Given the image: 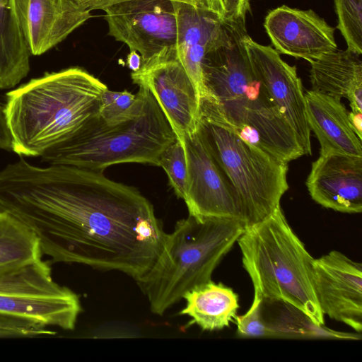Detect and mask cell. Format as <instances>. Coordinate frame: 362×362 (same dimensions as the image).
I'll return each mask as SVG.
<instances>
[{
  "mask_svg": "<svg viewBox=\"0 0 362 362\" xmlns=\"http://www.w3.org/2000/svg\"><path fill=\"white\" fill-rule=\"evenodd\" d=\"M30 54L41 55L91 18L78 0H9Z\"/></svg>",
  "mask_w": 362,
  "mask_h": 362,
  "instance_id": "cell-14",
  "label": "cell"
},
{
  "mask_svg": "<svg viewBox=\"0 0 362 362\" xmlns=\"http://www.w3.org/2000/svg\"><path fill=\"white\" fill-rule=\"evenodd\" d=\"M0 211L35 233L51 263L118 271L136 281L158 261L166 235L136 187L102 171L23 158L0 170Z\"/></svg>",
  "mask_w": 362,
  "mask_h": 362,
  "instance_id": "cell-1",
  "label": "cell"
},
{
  "mask_svg": "<svg viewBox=\"0 0 362 362\" xmlns=\"http://www.w3.org/2000/svg\"><path fill=\"white\" fill-rule=\"evenodd\" d=\"M13 139L7 123L4 107L0 104V148L13 151Z\"/></svg>",
  "mask_w": 362,
  "mask_h": 362,
  "instance_id": "cell-30",
  "label": "cell"
},
{
  "mask_svg": "<svg viewBox=\"0 0 362 362\" xmlns=\"http://www.w3.org/2000/svg\"><path fill=\"white\" fill-rule=\"evenodd\" d=\"M223 21L245 19L250 11L249 0H223Z\"/></svg>",
  "mask_w": 362,
  "mask_h": 362,
  "instance_id": "cell-28",
  "label": "cell"
},
{
  "mask_svg": "<svg viewBox=\"0 0 362 362\" xmlns=\"http://www.w3.org/2000/svg\"><path fill=\"white\" fill-rule=\"evenodd\" d=\"M226 218L188 215L166 233L163 250L152 269L136 281L151 311L162 316L193 288L211 281V276L245 230Z\"/></svg>",
  "mask_w": 362,
  "mask_h": 362,
  "instance_id": "cell-5",
  "label": "cell"
},
{
  "mask_svg": "<svg viewBox=\"0 0 362 362\" xmlns=\"http://www.w3.org/2000/svg\"><path fill=\"white\" fill-rule=\"evenodd\" d=\"M223 23L221 38L202 62L199 118L231 131L256 132L265 151L282 162L305 155L295 132L253 71L244 44L245 19Z\"/></svg>",
  "mask_w": 362,
  "mask_h": 362,
  "instance_id": "cell-2",
  "label": "cell"
},
{
  "mask_svg": "<svg viewBox=\"0 0 362 362\" xmlns=\"http://www.w3.org/2000/svg\"><path fill=\"white\" fill-rule=\"evenodd\" d=\"M199 125L238 197L245 228L272 214L288 189V163L253 146L229 129L204 118Z\"/></svg>",
  "mask_w": 362,
  "mask_h": 362,
  "instance_id": "cell-7",
  "label": "cell"
},
{
  "mask_svg": "<svg viewBox=\"0 0 362 362\" xmlns=\"http://www.w3.org/2000/svg\"><path fill=\"white\" fill-rule=\"evenodd\" d=\"M349 119L351 125L358 136L362 139V112L351 111L348 113Z\"/></svg>",
  "mask_w": 362,
  "mask_h": 362,
  "instance_id": "cell-31",
  "label": "cell"
},
{
  "mask_svg": "<svg viewBox=\"0 0 362 362\" xmlns=\"http://www.w3.org/2000/svg\"><path fill=\"white\" fill-rule=\"evenodd\" d=\"M81 311L79 296L53 279L50 262L0 276V315L73 330Z\"/></svg>",
  "mask_w": 362,
  "mask_h": 362,
  "instance_id": "cell-8",
  "label": "cell"
},
{
  "mask_svg": "<svg viewBox=\"0 0 362 362\" xmlns=\"http://www.w3.org/2000/svg\"><path fill=\"white\" fill-rule=\"evenodd\" d=\"M159 167L163 168L167 174L177 197L184 199L187 187V163L183 145L177 139L162 151Z\"/></svg>",
  "mask_w": 362,
  "mask_h": 362,
  "instance_id": "cell-25",
  "label": "cell"
},
{
  "mask_svg": "<svg viewBox=\"0 0 362 362\" xmlns=\"http://www.w3.org/2000/svg\"><path fill=\"white\" fill-rule=\"evenodd\" d=\"M136 94L106 89L101 95L99 116L108 125L117 124L139 116L145 105L147 88L139 86Z\"/></svg>",
  "mask_w": 362,
  "mask_h": 362,
  "instance_id": "cell-23",
  "label": "cell"
},
{
  "mask_svg": "<svg viewBox=\"0 0 362 362\" xmlns=\"http://www.w3.org/2000/svg\"><path fill=\"white\" fill-rule=\"evenodd\" d=\"M173 3L177 20V56L201 100L204 95L202 62L206 52L221 38L223 21L207 8Z\"/></svg>",
  "mask_w": 362,
  "mask_h": 362,
  "instance_id": "cell-17",
  "label": "cell"
},
{
  "mask_svg": "<svg viewBox=\"0 0 362 362\" xmlns=\"http://www.w3.org/2000/svg\"><path fill=\"white\" fill-rule=\"evenodd\" d=\"M128 0H81L79 3L87 10L101 9L112 4ZM175 2H181L191 4L199 8H206L205 0H170Z\"/></svg>",
  "mask_w": 362,
  "mask_h": 362,
  "instance_id": "cell-29",
  "label": "cell"
},
{
  "mask_svg": "<svg viewBox=\"0 0 362 362\" xmlns=\"http://www.w3.org/2000/svg\"><path fill=\"white\" fill-rule=\"evenodd\" d=\"M141 57L136 51H130L127 57V66L132 72L137 71L141 66Z\"/></svg>",
  "mask_w": 362,
  "mask_h": 362,
  "instance_id": "cell-32",
  "label": "cell"
},
{
  "mask_svg": "<svg viewBox=\"0 0 362 362\" xmlns=\"http://www.w3.org/2000/svg\"><path fill=\"white\" fill-rule=\"evenodd\" d=\"M237 242L254 293L264 301L285 303L314 325L324 326L325 315L313 286L314 258L280 206L262 221L245 228Z\"/></svg>",
  "mask_w": 362,
  "mask_h": 362,
  "instance_id": "cell-4",
  "label": "cell"
},
{
  "mask_svg": "<svg viewBox=\"0 0 362 362\" xmlns=\"http://www.w3.org/2000/svg\"><path fill=\"white\" fill-rule=\"evenodd\" d=\"M263 299L256 293L252 305L243 315H235L234 320L237 325V334L240 337H280L279 332L266 322L262 313Z\"/></svg>",
  "mask_w": 362,
  "mask_h": 362,
  "instance_id": "cell-26",
  "label": "cell"
},
{
  "mask_svg": "<svg viewBox=\"0 0 362 362\" xmlns=\"http://www.w3.org/2000/svg\"><path fill=\"white\" fill-rule=\"evenodd\" d=\"M107 86L79 67L45 74L6 93L4 112L20 156H42L99 113Z\"/></svg>",
  "mask_w": 362,
  "mask_h": 362,
  "instance_id": "cell-3",
  "label": "cell"
},
{
  "mask_svg": "<svg viewBox=\"0 0 362 362\" xmlns=\"http://www.w3.org/2000/svg\"><path fill=\"white\" fill-rule=\"evenodd\" d=\"M315 296L324 315L362 330V264L332 250L313 263Z\"/></svg>",
  "mask_w": 362,
  "mask_h": 362,
  "instance_id": "cell-13",
  "label": "cell"
},
{
  "mask_svg": "<svg viewBox=\"0 0 362 362\" xmlns=\"http://www.w3.org/2000/svg\"><path fill=\"white\" fill-rule=\"evenodd\" d=\"M182 299L186 304L180 315L189 317L190 324L204 331L228 327L239 308L238 295L231 288L212 280L187 291Z\"/></svg>",
  "mask_w": 362,
  "mask_h": 362,
  "instance_id": "cell-20",
  "label": "cell"
},
{
  "mask_svg": "<svg viewBox=\"0 0 362 362\" xmlns=\"http://www.w3.org/2000/svg\"><path fill=\"white\" fill-rule=\"evenodd\" d=\"M305 99L307 122L319 141L320 155L339 152L362 157L361 140L341 99L315 90L307 91Z\"/></svg>",
  "mask_w": 362,
  "mask_h": 362,
  "instance_id": "cell-18",
  "label": "cell"
},
{
  "mask_svg": "<svg viewBox=\"0 0 362 362\" xmlns=\"http://www.w3.org/2000/svg\"><path fill=\"white\" fill-rule=\"evenodd\" d=\"M244 44L255 74L295 132L304 154H312L305 93L296 67L285 62L273 47L256 42L248 34Z\"/></svg>",
  "mask_w": 362,
  "mask_h": 362,
  "instance_id": "cell-12",
  "label": "cell"
},
{
  "mask_svg": "<svg viewBox=\"0 0 362 362\" xmlns=\"http://www.w3.org/2000/svg\"><path fill=\"white\" fill-rule=\"evenodd\" d=\"M35 233L11 214L0 211V276L42 259Z\"/></svg>",
  "mask_w": 362,
  "mask_h": 362,
  "instance_id": "cell-22",
  "label": "cell"
},
{
  "mask_svg": "<svg viewBox=\"0 0 362 362\" xmlns=\"http://www.w3.org/2000/svg\"><path fill=\"white\" fill-rule=\"evenodd\" d=\"M49 328L31 321L0 315V339L54 335L56 332Z\"/></svg>",
  "mask_w": 362,
  "mask_h": 362,
  "instance_id": "cell-27",
  "label": "cell"
},
{
  "mask_svg": "<svg viewBox=\"0 0 362 362\" xmlns=\"http://www.w3.org/2000/svg\"><path fill=\"white\" fill-rule=\"evenodd\" d=\"M187 187L184 198L189 215L226 218L241 222L237 193L215 158L202 127L184 136ZM242 223V222H241Z\"/></svg>",
  "mask_w": 362,
  "mask_h": 362,
  "instance_id": "cell-9",
  "label": "cell"
},
{
  "mask_svg": "<svg viewBox=\"0 0 362 362\" xmlns=\"http://www.w3.org/2000/svg\"><path fill=\"white\" fill-rule=\"evenodd\" d=\"M349 49L335 51L310 62L312 90L346 98L351 111L362 112V61Z\"/></svg>",
  "mask_w": 362,
  "mask_h": 362,
  "instance_id": "cell-19",
  "label": "cell"
},
{
  "mask_svg": "<svg viewBox=\"0 0 362 362\" xmlns=\"http://www.w3.org/2000/svg\"><path fill=\"white\" fill-rule=\"evenodd\" d=\"M339 30L347 49L362 54V0H334Z\"/></svg>",
  "mask_w": 362,
  "mask_h": 362,
  "instance_id": "cell-24",
  "label": "cell"
},
{
  "mask_svg": "<svg viewBox=\"0 0 362 362\" xmlns=\"http://www.w3.org/2000/svg\"><path fill=\"white\" fill-rule=\"evenodd\" d=\"M78 1H81V0H78Z\"/></svg>",
  "mask_w": 362,
  "mask_h": 362,
  "instance_id": "cell-34",
  "label": "cell"
},
{
  "mask_svg": "<svg viewBox=\"0 0 362 362\" xmlns=\"http://www.w3.org/2000/svg\"><path fill=\"white\" fill-rule=\"evenodd\" d=\"M264 26L279 54L310 62L337 50L334 28L311 9L283 5L267 15Z\"/></svg>",
  "mask_w": 362,
  "mask_h": 362,
  "instance_id": "cell-15",
  "label": "cell"
},
{
  "mask_svg": "<svg viewBox=\"0 0 362 362\" xmlns=\"http://www.w3.org/2000/svg\"><path fill=\"white\" fill-rule=\"evenodd\" d=\"M30 54L9 0H0V89L13 88L28 75Z\"/></svg>",
  "mask_w": 362,
  "mask_h": 362,
  "instance_id": "cell-21",
  "label": "cell"
},
{
  "mask_svg": "<svg viewBox=\"0 0 362 362\" xmlns=\"http://www.w3.org/2000/svg\"><path fill=\"white\" fill-rule=\"evenodd\" d=\"M311 198L339 212L362 211V157L339 152L320 155L305 182Z\"/></svg>",
  "mask_w": 362,
  "mask_h": 362,
  "instance_id": "cell-16",
  "label": "cell"
},
{
  "mask_svg": "<svg viewBox=\"0 0 362 362\" xmlns=\"http://www.w3.org/2000/svg\"><path fill=\"white\" fill-rule=\"evenodd\" d=\"M205 1L208 10L223 18L224 13L223 0H205Z\"/></svg>",
  "mask_w": 362,
  "mask_h": 362,
  "instance_id": "cell-33",
  "label": "cell"
},
{
  "mask_svg": "<svg viewBox=\"0 0 362 362\" xmlns=\"http://www.w3.org/2000/svg\"><path fill=\"white\" fill-rule=\"evenodd\" d=\"M134 83L146 87L156 100L177 139L195 132L199 122L200 98L175 47L163 49L132 72Z\"/></svg>",
  "mask_w": 362,
  "mask_h": 362,
  "instance_id": "cell-10",
  "label": "cell"
},
{
  "mask_svg": "<svg viewBox=\"0 0 362 362\" xmlns=\"http://www.w3.org/2000/svg\"><path fill=\"white\" fill-rule=\"evenodd\" d=\"M176 139L163 112L147 89L144 107L136 117L108 125L98 115L41 157L51 165L102 172L124 163L159 167L162 151Z\"/></svg>",
  "mask_w": 362,
  "mask_h": 362,
  "instance_id": "cell-6",
  "label": "cell"
},
{
  "mask_svg": "<svg viewBox=\"0 0 362 362\" xmlns=\"http://www.w3.org/2000/svg\"><path fill=\"white\" fill-rule=\"evenodd\" d=\"M103 10L109 35L125 44L130 51L138 52L142 63L166 48L175 47L177 20L173 1L128 0Z\"/></svg>",
  "mask_w": 362,
  "mask_h": 362,
  "instance_id": "cell-11",
  "label": "cell"
}]
</instances>
